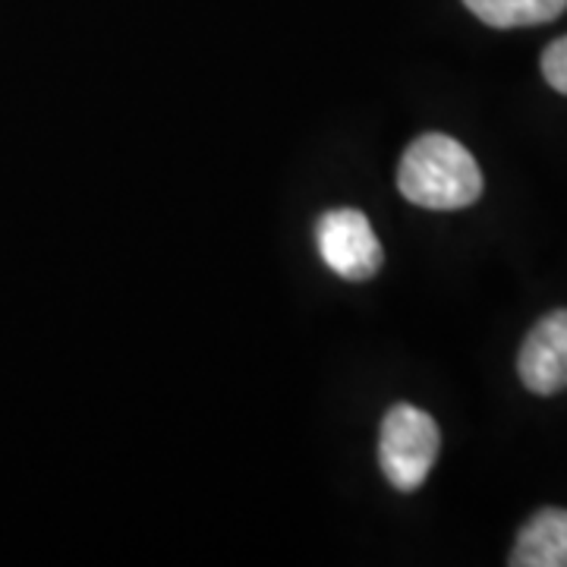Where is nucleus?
<instances>
[{
	"instance_id": "39448f33",
	"label": "nucleus",
	"mask_w": 567,
	"mask_h": 567,
	"mask_svg": "<svg viewBox=\"0 0 567 567\" xmlns=\"http://www.w3.org/2000/svg\"><path fill=\"white\" fill-rule=\"evenodd\" d=\"M511 567H567V511L543 507L529 517L514 551Z\"/></svg>"
},
{
	"instance_id": "0eeeda50",
	"label": "nucleus",
	"mask_w": 567,
	"mask_h": 567,
	"mask_svg": "<svg viewBox=\"0 0 567 567\" xmlns=\"http://www.w3.org/2000/svg\"><path fill=\"white\" fill-rule=\"evenodd\" d=\"M539 66H543V76H546L548 85H551L555 92L567 95V35L548 44L546 51H543Z\"/></svg>"
},
{
	"instance_id": "20e7f679",
	"label": "nucleus",
	"mask_w": 567,
	"mask_h": 567,
	"mask_svg": "<svg viewBox=\"0 0 567 567\" xmlns=\"http://www.w3.org/2000/svg\"><path fill=\"white\" fill-rule=\"evenodd\" d=\"M517 372L533 394H558L567 388V309H555L529 328L517 357Z\"/></svg>"
},
{
	"instance_id": "7ed1b4c3",
	"label": "nucleus",
	"mask_w": 567,
	"mask_h": 567,
	"mask_svg": "<svg viewBox=\"0 0 567 567\" xmlns=\"http://www.w3.org/2000/svg\"><path fill=\"white\" fill-rule=\"evenodd\" d=\"M316 244L324 265L344 281H369L385 262V249L360 208L324 212L316 221Z\"/></svg>"
},
{
	"instance_id": "423d86ee",
	"label": "nucleus",
	"mask_w": 567,
	"mask_h": 567,
	"mask_svg": "<svg viewBox=\"0 0 567 567\" xmlns=\"http://www.w3.org/2000/svg\"><path fill=\"white\" fill-rule=\"evenodd\" d=\"M466 10L492 29H524L558 20L567 0H464Z\"/></svg>"
},
{
	"instance_id": "f257e3e1",
	"label": "nucleus",
	"mask_w": 567,
	"mask_h": 567,
	"mask_svg": "<svg viewBox=\"0 0 567 567\" xmlns=\"http://www.w3.org/2000/svg\"><path fill=\"white\" fill-rule=\"evenodd\" d=\"M398 189L406 203L420 208L454 212L483 196V171L457 140L425 133L406 145L398 167Z\"/></svg>"
},
{
	"instance_id": "f03ea898",
	"label": "nucleus",
	"mask_w": 567,
	"mask_h": 567,
	"mask_svg": "<svg viewBox=\"0 0 567 567\" xmlns=\"http://www.w3.org/2000/svg\"><path fill=\"white\" fill-rule=\"evenodd\" d=\"M442 451L439 423L413 404H394L379 432V464L398 492H416L429 480Z\"/></svg>"
}]
</instances>
